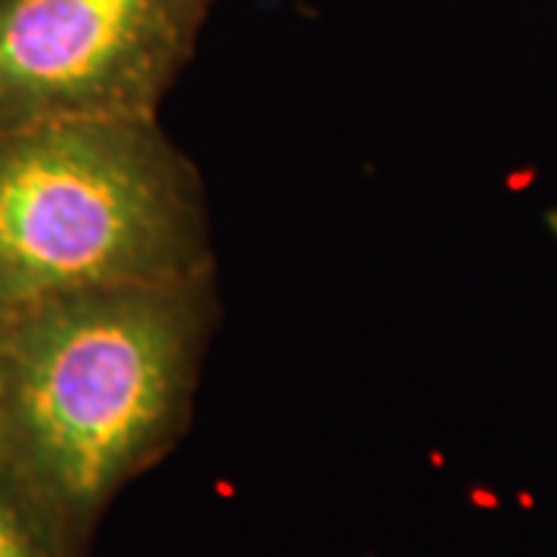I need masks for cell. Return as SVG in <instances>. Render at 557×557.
<instances>
[{
  "instance_id": "obj_4",
  "label": "cell",
  "mask_w": 557,
  "mask_h": 557,
  "mask_svg": "<svg viewBox=\"0 0 557 557\" xmlns=\"http://www.w3.org/2000/svg\"><path fill=\"white\" fill-rule=\"evenodd\" d=\"M62 533L0 465V557H62Z\"/></svg>"
},
{
  "instance_id": "obj_5",
  "label": "cell",
  "mask_w": 557,
  "mask_h": 557,
  "mask_svg": "<svg viewBox=\"0 0 557 557\" xmlns=\"http://www.w3.org/2000/svg\"><path fill=\"white\" fill-rule=\"evenodd\" d=\"M10 313H13V307H10L7 300L0 298V329H3V322H7V317H10Z\"/></svg>"
},
{
  "instance_id": "obj_3",
  "label": "cell",
  "mask_w": 557,
  "mask_h": 557,
  "mask_svg": "<svg viewBox=\"0 0 557 557\" xmlns=\"http://www.w3.org/2000/svg\"><path fill=\"white\" fill-rule=\"evenodd\" d=\"M214 0H0V131L152 119Z\"/></svg>"
},
{
  "instance_id": "obj_1",
  "label": "cell",
  "mask_w": 557,
  "mask_h": 557,
  "mask_svg": "<svg viewBox=\"0 0 557 557\" xmlns=\"http://www.w3.org/2000/svg\"><path fill=\"white\" fill-rule=\"evenodd\" d=\"M214 273L16 307L0 329V465L65 533L180 437Z\"/></svg>"
},
{
  "instance_id": "obj_2",
  "label": "cell",
  "mask_w": 557,
  "mask_h": 557,
  "mask_svg": "<svg viewBox=\"0 0 557 557\" xmlns=\"http://www.w3.org/2000/svg\"><path fill=\"white\" fill-rule=\"evenodd\" d=\"M205 273V186L156 115L0 131V298L13 310Z\"/></svg>"
}]
</instances>
